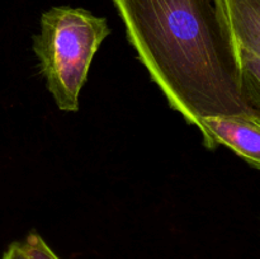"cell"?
<instances>
[{
    "mask_svg": "<svg viewBox=\"0 0 260 259\" xmlns=\"http://www.w3.org/2000/svg\"><path fill=\"white\" fill-rule=\"evenodd\" d=\"M22 246L27 259H60L37 233H30Z\"/></svg>",
    "mask_w": 260,
    "mask_h": 259,
    "instance_id": "5",
    "label": "cell"
},
{
    "mask_svg": "<svg viewBox=\"0 0 260 259\" xmlns=\"http://www.w3.org/2000/svg\"><path fill=\"white\" fill-rule=\"evenodd\" d=\"M168 103L202 132L208 117L260 121L246 98L223 0H112Z\"/></svg>",
    "mask_w": 260,
    "mask_h": 259,
    "instance_id": "1",
    "label": "cell"
},
{
    "mask_svg": "<svg viewBox=\"0 0 260 259\" xmlns=\"http://www.w3.org/2000/svg\"><path fill=\"white\" fill-rule=\"evenodd\" d=\"M203 144L215 150L220 144L230 147L255 169L260 168V121L248 117L217 116L202 119Z\"/></svg>",
    "mask_w": 260,
    "mask_h": 259,
    "instance_id": "4",
    "label": "cell"
},
{
    "mask_svg": "<svg viewBox=\"0 0 260 259\" xmlns=\"http://www.w3.org/2000/svg\"><path fill=\"white\" fill-rule=\"evenodd\" d=\"M2 259H27L24 250H23L22 243L10 244L3 254Z\"/></svg>",
    "mask_w": 260,
    "mask_h": 259,
    "instance_id": "6",
    "label": "cell"
},
{
    "mask_svg": "<svg viewBox=\"0 0 260 259\" xmlns=\"http://www.w3.org/2000/svg\"><path fill=\"white\" fill-rule=\"evenodd\" d=\"M244 93L260 112V0H223Z\"/></svg>",
    "mask_w": 260,
    "mask_h": 259,
    "instance_id": "3",
    "label": "cell"
},
{
    "mask_svg": "<svg viewBox=\"0 0 260 259\" xmlns=\"http://www.w3.org/2000/svg\"><path fill=\"white\" fill-rule=\"evenodd\" d=\"M109 33L106 18L83 8L52 7L43 13L33 51L58 109L78 111L91 61Z\"/></svg>",
    "mask_w": 260,
    "mask_h": 259,
    "instance_id": "2",
    "label": "cell"
}]
</instances>
